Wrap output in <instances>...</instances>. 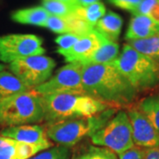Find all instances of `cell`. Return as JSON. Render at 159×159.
<instances>
[{
    "instance_id": "obj_1",
    "label": "cell",
    "mask_w": 159,
    "mask_h": 159,
    "mask_svg": "<svg viewBox=\"0 0 159 159\" xmlns=\"http://www.w3.org/2000/svg\"><path fill=\"white\" fill-rule=\"evenodd\" d=\"M82 83L87 96L111 108L129 106L138 95L112 63L84 66Z\"/></svg>"
},
{
    "instance_id": "obj_2",
    "label": "cell",
    "mask_w": 159,
    "mask_h": 159,
    "mask_svg": "<svg viewBox=\"0 0 159 159\" xmlns=\"http://www.w3.org/2000/svg\"><path fill=\"white\" fill-rule=\"evenodd\" d=\"M47 125L74 119L89 118L111 108L86 95L57 94L42 96Z\"/></svg>"
},
{
    "instance_id": "obj_3",
    "label": "cell",
    "mask_w": 159,
    "mask_h": 159,
    "mask_svg": "<svg viewBox=\"0 0 159 159\" xmlns=\"http://www.w3.org/2000/svg\"><path fill=\"white\" fill-rule=\"evenodd\" d=\"M112 63L114 66L139 93L159 84V63L125 43Z\"/></svg>"
},
{
    "instance_id": "obj_4",
    "label": "cell",
    "mask_w": 159,
    "mask_h": 159,
    "mask_svg": "<svg viewBox=\"0 0 159 159\" xmlns=\"http://www.w3.org/2000/svg\"><path fill=\"white\" fill-rule=\"evenodd\" d=\"M118 111L109 108L89 118L74 119L47 125L46 134L49 140L67 148L74 147L86 137H91L106 124Z\"/></svg>"
},
{
    "instance_id": "obj_5",
    "label": "cell",
    "mask_w": 159,
    "mask_h": 159,
    "mask_svg": "<svg viewBox=\"0 0 159 159\" xmlns=\"http://www.w3.org/2000/svg\"><path fill=\"white\" fill-rule=\"evenodd\" d=\"M44 119L42 96L34 89L0 101V125L15 126L40 123Z\"/></svg>"
},
{
    "instance_id": "obj_6",
    "label": "cell",
    "mask_w": 159,
    "mask_h": 159,
    "mask_svg": "<svg viewBox=\"0 0 159 159\" xmlns=\"http://www.w3.org/2000/svg\"><path fill=\"white\" fill-rule=\"evenodd\" d=\"M91 142L95 146L109 148L120 154L134 146L132 136V126L126 111H118L106 124L93 134Z\"/></svg>"
},
{
    "instance_id": "obj_7",
    "label": "cell",
    "mask_w": 159,
    "mask_h": 159,
    "mask_svg": "<svg viewBox=\"0 0 159 159\" xmlns=\"http://www.w3.org/2000/svg\"><path fill=\"white\" fill-rule=\"evenodd\" d=\"M83 68L84 66L80 63H68L46 82L33 89L41 96L57 94L86 95L82 83Z\"/></svg>"
},
{
    "instance_id": "obj_8",
    "label": "cell",
    "mask_w": 159,
    "mask_h": 159,
    "mask_svg": "<svg viewBox=\"0 0 159 159\" xmlns=\"http://www.w3.org/2000/svg\"><path fill=\"white\" fill-rule=\"evenodd\" d=\"M45 53L43 39L34 34H11L0 36V61L11 63Z\"/></svg>"
},
{
    "instance_id": "obj_9",
    "label": "cell",
    "mask_w": 159,
    "mask_h": 159,
    "mask_svg": "<svg viewBox=\"0 0 159 159\" xmlns=\"http://www.w3.org/2000/svg\"><path fill=\"white\" fill-rule=\"evenodd\" d=\"M55 66L56 62L51 57L40 55L14 61L9 65V69L25 85L33 89L51 78Z\"/></svg>"
},
{
    "instance_id": "obj_10",
    "label": "cell",
    "mask_w": 159,
    "mask_h": 159,
    "mask_svg": "<svg viewBox=\"0 0 159 159\" xmlns=\"http://www.w3.org/2000/svg\"><path fill=\"white\" fill-rule=\"evenodd\" d=\"M126 113L130 119L132 136L134 146L151 148L159 146V132L137 109H129Z\"/></svg>"
},
{
    "instance_id": "obj_11",
    "label": "cell",
    "mask_w": 159,
    "mask_h": 159,
    "mask_svg": "<svg viewBox=\"0 0 159 159\" xmlns=\"http://www.w3.org/2000/svg\"><path fill=\"white\" fill-rule=\"evenodd\" d=\"M102 42V34L95 29L88 34L81 35L78 42L68 51L61 52L67 63L78 62L84 66L92 55L99 49Z\"/></svg>"
},
{
    "instance_id": "obj_12",
    "label": "cell",
    "mask_w": 159,
    "mask_h": 159,
    "mask_svg": "<svg viewBox=\"0 0 159 159\" xmlns=\"http://www.w3.org/2000/svg\"><path fill=\"white\" fill-rule=\"evenodd\" d=\"M0 135L8 137L16 142L35 144H49L46 128L39 125H21L9 126L0 132Z\"/></svg>"
},
{
    "instance_id": "obj_13",
    "label": "cell",
    "mask_w": 159,
    "mask_h": 159,
    "mask_svg": "<svg viewBox=\"0 0 159 159\" xmlns=\"http://www.w3.org/2000/svg\"><path fill=\"white\" fill-rule=\"evenodd\" d=\"M159 32V24L146 15H134L131 19L125 39L129 41L148 38Z\"/></svg>"
},
{
    "instance_id": "obj_14",
    "label": "cell",
    "mask_w": 159,
    "mask_h": 159,
    "mask_svg": "<svg viewBox=\"0 0 159 159\" xmlns=\"http://www.w3.org/2000/svg\"><path fill=\"white\" fill-rule=\"evenodd\" d=\"M123 25V20L119 14L109 11L96 24L94 29L110 41L117 43Z\"/></svg>"
},
{
    "instance_id": "obj_15",
    "label": "cell",
    "mask_w": 159,
    "mask_h": 159,
    "mask_svg": "<svg viewBox=\"0 0 159 159\" xmlns=\"http://www.w3.org/2000/svg\"><path fill=\"white\" fill-rule=\"evenodd\" d=\"M50 13L43 6H34L17 10L11 14V20L20 24L43 27L50 17Z\"/></svg>"
},
{
    "instance_id": "obj_16",
    "label": "cell",
    "mask_w": 159,
    "mask_h": 159,
    "mask_svg": "<svg viewBox=\"0 0 159 159\" xmlns=\"http://www.w3.org/2000/svg\"><path fill=\"white\" fill-rule=\"evenodd\" d=\"M119 46L117 43L110 41L102 35V42L99 49L84 64V66L102 65L113 62L119 56Z\"/></svg>"
},
{
    "instance_id": "obj_17",
    "label": "cell",
    "mask_w": 159,
    "mask_h": 159,
    "mask_svg": "<svg viewBox=\"0 0 159 159\" xmlns=\"http://www.w3.org/2000/svg\"><path fill=\"white\" fill-rule=\"evenodd\" d=\"M30 89L11 72H0V101Z\"/></svg>"
},
{
    "instance_id": "obj_18",
    "label": "cell",
    "mask_w": 159,
    "mask_h": 159,
    "mask_svg": "<svg viewBox=\"0 0 159 159\" xmlns=\"http://www.w3.org/2000/svg\"><path fill=\"white\" fill-rule=\"evenodd\" d=\"M135 109L141 111L159 132V94L142 99L136 104Z\"/></svg>"
},
{
    "instance_id": "obj_19",
    "label": "cell",
    "mask_w": 159,
    "mask_h": 159,
    "mask_svg": "<svg viewBox=\"0 0 159 159\" xmlns=\"http://www.w3.org/2000/svg\"><path fill=\"white\" fill-rule=\"evenodd\" d=\"M127 44L138 52L159 63V32L145 39L129 41Z\"/></svg>"
},
{
    "instance_id": "obj_20",
    "label": "cell",
    "mask_w": 159,
    "mask_h": 159,
    "mask_svg": "<svg viewBox=\"0 0 159 159\" xmlns=\"http://www.w3.org/2000/svg\"><path fill=\"white\" fill-rule=\"evenodd\" d=\"M71 159H119L117 154L103 147L89 145L81 148L72 156Z\"/></svg>"
},
{
    "instance_id": "obj_21",
    "label": "cell",
    "mask_w": 159,
    "mask_h": 159,
    "mask_svg": "<svg viewBox=\"0 0 159 159\" xmlns=\"http://www.w3.org/2000/svg\"><path fill=\"white\" fill-rule=\"evenodd\" d=\"M106 12L105 6L102 2H96L93 3L89 6H87L85 7H80L76 10L75 13L81 17L83 20H85L90 25L91 27H95L97 21L104 16Z\"/></svg>"
},
{
    "instance_id": "obj_22",
    "label": "cell",
    "mask_w": 159,
    "mask_h": 159,
    "mask_svg": "<svg viewBox=\"0 0 159 159\" xmlns=\"http://www.w3.org/2000/svg\"><path fill=\"white\" fill-rule=\"evenodd\" d=\"M43 7L51 15L67 18L74 14L80 6L58 0H43Z\"/></svg>"
},
{
    "instance_id": "obj_23",
    "label": "cell",
    "mask_w": 159,
    "mask_h": 159,
    "mask_svg": "<svg viewBox=\"0 0 159 159\" xmlns=\"http://www.w3.org/2000/svg\"><path fill=\"white\" fill-rule=\"evenodd\" d=\"M53 147L52 143L35 144L17 142L15 148V159H29L40 152Z\"/></svg>"
},
{
    "instance_id": "obj_24",
    "label": "cell",
    "mask_w": 159,
    "mask_h": 159,
    "mask_svg": "<svg viewBox=\"0 0 159 159\" xmlns=\"http://www.w3.org/2000/svg\"><path fill=\"white\" fill-rule=\"evenodd\" d=\"M29 159H71V151L65 146H53Z\"/></svg>"
},
{
    "instance_id": "obj_25",
    "label": "cell",
    "mask_w": 159,
    "mask_h": 159,
    "mask_svg": "<svg viewBox=\"0 0 159 159\" xmlns=\"http://www.w3.org/2000/svg\"><path fill=\"white\" fill-rule=\"evenodd\" d=\"M43 27L57 34H64L70 33V27H69L67 18H61L50 15V17L48 18Z\"/></svg>"
},
{
    "instance_id": "obj_26",
    "label": "cell",
    "mask_w": 159,
    "mask_h": 159,
    "mask_svg": "<svg viewBox=\"0 0 159 159\" xmlns=\"http://www.w3.org/2000/svg\"><path fill=\"white\" fill-rule=\"evenodd\" d=\"M80 38V35L75 34H60L55 39V43L57 45V53H61L66 51H68L78 42Z\"/></svg>"
},
{
    "instance_id": "obj_27",
    "label": "cell",
    "mask_w": 159,
    "mask_h": 159,
    "mask_svg": "<svg viewBox=\"0 0 159 159\" xmlns=\"http://www.w3.org/2000/svg\"><path fill=\"white\" fill-rule=\"evenodd\" d=\"M17 142L13 139L0 135V155H9L15 157Z\"/></svg>"
},
{
    "instance_id": "obj_28",
    "label": "cell",
    "mask_w": 159,
    "mask_h": 159,
    "mask_svg": "<svg viewBox=\"0 0 159 159\" xmlns=\"http://www.w3.org/2000/svg\"><path fill=\"white\" fill-rule=\"evenodd\" d=\"M108 2L120 9L131 11L133 13L142 0H108Z\"/></svg>"
},
{
    "instance_id": "obj_29",
    "label": "cell",
    "mask_w": 159,
    "mask_h": 159,
    "mask_svg": "<svg viewBox=\"0 0 159 159\" xmlns=\"http://www.w3.org/2000/svg\"><path fill=\"white\" fill-rule=\"evenodd\" d=\"M145 149L134 146L133 148L125 150L118 155L119 159H144Z\"/></svg>"
},
{
    "instance_id": "obj_30",
    "label": "cell",
    "mask_w": 159,
    "mask_h": 159,
    "mask_svg": "<svg viewBox=\"0 0 159 159\" xmlns=\"http://www.w3.org/2000/svg\"><path fill=\"white\" fill-rule=\"evenodd\" d=\"M157 0H142L140 5L137 6V8L133 12L134 16V15H146L148 16V12L152 6L156 4Z\"/></svg>"
},
{
    "instance_id": "obj_31",
    "label": "cell",
    "mask_w": 159,
    "mask_h": 159,
    "mask_svg": "<svg viewBox=\"0 0 159 159\" xmlns=\"http://www.w3.org/2000/svg\"><path fill=\"white\" fill-rule=\"evenodd\" d=\"M148 17L159 24V0L156 2V4L150 9L148 14Z\"/></svg>"
},
{
    "instance_id": "obj_32",
    "label": "cell",
    "mask_w": 159,
    "mask_h": 159,
    "mask_svg": "<svg viewBox=\"0 0 159 159\" xmlns=\"http://www.w3.org/2000/svg\"><path fill=\"white\" fill-rule=\"evenodd\" d=\"M144 159H159V146L145 149Z\"/></svg>"
},
{
    "instance_id": "obj_33",
    "label": "cell",
    "mask_w": 159,
    "mask_h": 159,
    "mask_svg": "<svg viewBox=\"0 0 159 159\" xmlns=\"http://www.w3.org/2000/svg\"><path fill=\"white\" fill-rule=\"evenodd\" d=\"M99 0H75L77 6H80V7H85L87 6H89L93 3L98 2Z\"/></svg>"
},
{
    "instance_id": "obj_34",
    "label": "cell",
    "mask_w": 159,
    "mask_h": 159,
    "mask_svg": "<svg viewBox=\"0 0 159 159\" xmlns=\"http://www.w3.org/2000/svg\"><path fill=\"white\" fill-rule=\"evenodd\" d=\"M0 159H15V157L9 155H0Z\"/></svg>"
},
{
    "instance_id": "obj_35",
    "label": "cell",
    "mask_w": 159,
    "mask_h": 159,
    "mask_svg": "<svg viewBox=\"0 0 159 159\" xmlns=\"http://www.w3.org/2000/svg\"><path fill=\"white\" fill-rule=\"evenodd\" d=\"M58 1H62V2H66V3H69V4H72V5H76V6H77V4H76L75 0H58Z\"/></svg>"
},
{
    "instance_id": "obj_36",
    "label": "cell",
    "mask_w": 159,
    "mask_h": 159,
    "mask_svg": "<svg viewBox=\"0 0 159 159\" xmlns=\"http://www.w3.org/2000/svg\"><path fill=\"white\" fill-rule=\"evenodd\" d=\"M5 68H6V66H5L4 65L0 64V72H2V71H5Z\"/></svg>"
}]
</instances>
